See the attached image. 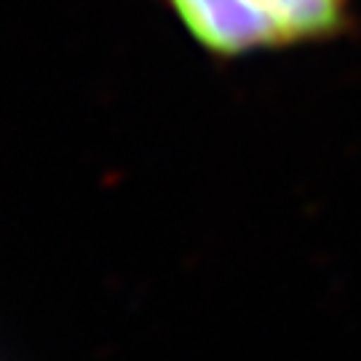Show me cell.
Instances as JSON below:
<instances>
[{
    "mask_svg": "<svg viewBox=\"0 0 361 361\" xmlns=\"http://www.w3.org/2000/svg\"><path fill=\"white\" fill-rule=\"evenodd\" d=\"M281 46L335 40L353 22V0H249Z\"/></svg>",
    "mask_w": 361,
    "mask_h": 361,
    "instance_id": "obj_2",
    "label": "cell"
},
{
    "mask_svg": "<svg viewBox=\"0 0 361 361\" xmlns=\"http://www.w3.org/2000/svg\"><path fill=\"white\" fill-rule=\"evenodd\" d=\"M185 32L214 59L279 49L268 22L249 0H164Z\"/></svg>",
    "mask_w": 361,
    "mask_h": 361,
    "instance_id": "obj_1",
    "label": "cell"
}]
</instances>
